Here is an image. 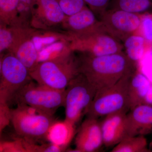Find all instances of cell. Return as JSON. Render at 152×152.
I'll return each mask as SVG.
<instances>
[{"label":"cell","mask_w":152,"mask_h":152,"mask_svg":"<svg viewBox=\"0 0 152 152\" xmlns=\"http://www.w3.org/2000/svg\"><path fill=\"white\" fill-rule=\"evenodd\" d=\"M147 146V140L143 135L127 136L115 145L111 152H145Z\"/></svg>","instance_id":"cell-22"},{"label":"cell","mask_w":152,"mask_h":152,"mask_svg":"<svg viewBox=\"0 0 152 152\" xmlns=\"http://www.w3.org/2000/svg\"><path fill=\"white\" fill-rule=\"evenodd\" d=\"M126 113L121 111L107 115L100 123L105 146L116 145L127 137Z\"/></svg>","instance_id":"cell-13"},{"label":"cell","mask_w":152,"mask_h":152,"mask_svg":"<svg viewBox=\"0 0 152 152\" xmlns=\"http://www.w3.org/2000/svg\"><path fill=\"white\" fill-rule=\"evenodd\" d=\"M0 102L9 104L19 90L31 80L30 71L11 53L1 55Z\"/></svg>","instance_id":"cell-7"},{"label":"cell","mask_w":152,"mask_h":152,"mask_svg":"<svg viewBox=\"0 0 152 152\" xmlns=\"http://www.w3.org/2000/svg\"><path fill=\"white\" fill-rule=\"evenodd\" d=\"M11 123L17 134L27 141L36 143L47 136L56 121L53 115L24 105L11 110Z\"/></svg>","instance_id":"cell-3"},{"label":"cell","mask_w":152,"mask_h":152,"mask_svg":"<svg viewBox=\"0 0 152 152\" xmlns=\"http://www.w3.org/2000/svg\"><path fill=\"white\" fill-rule=\"evenodd\" d=\"M87 6L97 16L98 18L108 9L111 0H84Z\"/></svg>","instance_id":"cell-26"},{"label":"cell","mask_w":152,"mask_h":152,"mask_svg":"<svg viewBox=\"0 0 152 152\" xmlns=\"http://www.w3.org/2000/svg\"><path fill=\"white\" fill-rule=\"evenodd\" d=\"M18 11L19 19L22 25L30 26L32 12L37 0H19Z\"/></svg>","instance_id":"cell-23"},{"label":"cell","mask_w":152,"mask_h":152,"mask_svg":"<svg viewBox=\"0 0 152 152\" xmlns=\"http://www.w3.org/2000/svg\"><path fill=\"white\" fill-rule=\"evenodd\" d=\"M66 16L56 0H37L32 12L30 26L37 30L49 31L61 26Z\"/></svg>","instance_id":"cell-10"},{"label":"cell","mask_w":152,"mask_h":152,"mask_svg":"<svg viewBox=\"0 0 152 152\" xmlns=\"http://www.w3.org/2000/svg\"><path fill=\"white\" fill-rule=\"evenodd\" d=\"M19 0H0V24L9 26L24 27L19 18Z\"/></svg>","instance_id":"cell-21"},{"label":"cell","mask_w":152,"mask_h":152,"mask_svg":"<svg viewBox=\"0 0 152 152\" xmlns=\"http://www.w3.org/2000/svg\"><path fill=\"white\" fill-rule=\"evenodd\" d=\"M143 104L152 106V84L150 89L146 95Z\"/></svg>","instance_id":"cell-29"},{"label":"cell","mask_w":152,"mask_h":152,"mask_svg":"<svg viewBox=\"0 0 152 152\" xmlns=\"http://www.w3.org/2000/svg\"><path fill=\"white\" fill-rule=\"evenodd\" d=\"M37 31L31 27L9 26L0 24V54L12 53Z\"/></svg>","instance_id":"cell-14"},{"label":"cell","mask_w":152,"mask_h":152,"mask_svg":"<svg viewBox=\"0 0 152 152\" xmlns=\"http://www.w3.org/2000/svg\"><path fill=\"white\" fill-rule=\"evenodd\" d=\"M141 18L140 14L108 9L99 20L106 31L122 43L126 38L138 31Z\"/></svg>","instance_id":"cell-9"},{"label":"cell","mask_w":152,"mask_h":152,"mask_svg":"<svg viewBox=\"0 0 152 152\" xmlns=\"http://www.w3.org/2000/svg\"><path fill=\"white\" fill-rule=\"evenodd\" d=\"M79 73L77 57L74 52L38 63L30 72L31 78L39 84L58 91H65Z\"/></svg>","instance_id":"cell-2"},{"label":"cell","mask_w":152,"mask_h":152,"mask_svg":"<svg viewBox=\"0 0 152 152\" xmlns=\"http://www.w3.org/2000/svg\"><path fill=\"white\" fill-rule=\"evenodd\" d=\"M65 94L66 90L58 91L44 86L32 79L17 92L12 101L18 104L29 106L53 115L59 108L64 107Z\"/></svg>","instance_id":"cell-5"},{"label":"cell","mask_w":152,"mask_h":152,"mask_svg":"<svg viewBox=\"0 0 152 152\" xmlns=\"http://www.w3.org/2000/svg\"><path fill=\"white\" fill-rule=\"evenodd\" d=\"M0 152H27L23 140L20 137L12 141L1 142Z\"/></svg>","instance_id":"cell-27"},{"label":"cell","mask_w":152,"mask_h":152,"mask_svg":"<svg viewBox=\"0 0 152 152\" xmlns=\"http://www.w3.org/2000/svg\"><path fill=\"white\" fill-rule=\"evenodd\" d=\"M96 92L84 76L79 73L66 89L65 121L75 126L86 113Z\"/></svg>","instance_id":"cell-6"},{"label":"cell","mask_w":152,"mask_h":152,"mask_svg":"<svg viewBox=\"0 0 152 152\" xmlns=\"http://www.w3.org/2000/svg\"><path fill=\"white\" fill-rule=\"evenodd\" d=\"M61 27L69 37L85 35L104 29L100 20L87 6L75 14L66 16Z\"/></svg>","instance_id":"cell-11"},{"label":"cell","mask_w":152,"mask_h":152,"mask_svg":"<svg viewBox=\"0 0 152 152\" xmlns=\"http://www.w3.org/2000/svg\"><path fill=\"white\" fill-rule=\"evenodd\" d=\"M9 104L0 102V131L1 133L4 129L11 122V109Z\"/></svg>","instance_id":"cell-28"},{"label":"cell","mask_w":152,"mask_h":152,"mask_svg":"<svg viewBox=\"0 0 152 152\" xmlns=\"http://www.w3.org/2000/svg\"><path fill=\"white\" fill-rule=\"evenodd\" d=\"M34 34L23 41L12 53L28 68L30 72L39 63V53L34 38Z\"/></svg>","instance_id":"cell-18"},{"label":"cell","mask_w":152,"mask_h":152,"mask_svg":"<svg viewBox=\"0 0 152 152\" xmlns=\"http://www.w3.org/2000/svg\"><path fill=\"white\" fill-rule=\"evenodd\" d=\"M64 14L70 16L75 14L87 5L84 0H56Z\"/></svg>","instance_id":"cell-25"},{"label":"cell","mask_w":152,"mask_h":152,"mask_svg":"<svg viewBox=\"0 0 152 152\" xmlns=\"http://www.w3.org/2000/svg\"><path fill=\"white\" fill-rule=\"evenodd\" d=\"M75 126L65 120L56 121L49 131L47 140L53 143L67 147L75 136Z\"/></svg>","instance_id":"cell-19"},{"label":"cell","mask_w":152,"mask_h":152,"mask_svg":"<svg viewBox=\"0 0 152 152\" xmlns=\"http://www.w3.org/2000/svg\"><path fill=\"white\" fill-rule=\"evenodd\" d=\"M77 57L79 73L97 91L112 86L123 77L135 70V64L124 52L95 56L83 53Z\"/></svg>","instance_id":"cell-1"},{"label":"cell","mask_w":152,"mask_h":152,"mask_svg":"<svg viewBox=\"0 0 152 152\" xmlns=\"http://www.w3.org/2000/svg\"><path fill=\"white\" fill-rule=\"evenodd\" d=\"M68 37L69 48L73 52L101 56L124 51L123 44L104 29L85 35Z\"/></svg>","instance_id":"cell-8"},{"label":"cell","mask_w":152,"mask_h":152,"mask_svg":"<svg viewBox=\"0 0 152 152\" xmlns=\"http://www.w3.org/2000/svg\"><path fill=\"white\" fill-rule=\"evenodd\" d=\"M134 71L112 86L97 91L85 113L88 117L97 118L117 112L127 111L130 109L129 81Z\"/></svg>","instance_id":"cell-4"},{"label":"cell","mask_w":152,"mask_h":152,"mask_svg":"<svg viewBox=\"0 0 152 152\" xmlns=\"http://www.w3.org/2000/svg\"><path fill=\"white\" fill-rule=\"evenodd\" d=\"M152 83L145 74L135 70L131 74L129 84L130 110L143 104Z\"/></svg>","instance_id":"cell-16"},{"label":"cell","mask_w":152,"mask_h":152,"mask_svg":"<svg viewBox=\"0 0 152 152\" xmlns=\"http://www.w3.org/2000/svg\"><path fill=\"white\" fill-rule=\"evenodd\" d=\"M152 127V105L142 104L127 115V136L143 135Z\"/></svg>","instance_id":"cell-15"},{"label":"cell","mask_w":152,"mask_h":152,"mask_svg":"<svg viewBox=\"0 0 152 152\" xmlns=\"http://www.w3.org/2000/svg\"><path fill=\"white\" fill-rule=\"evenodd\" d=\"M125 53L133 63L140 61L146 54L151 50L152 45L137 33H135L123 41Z\"/></svg>","instance_id":"cell-17"},{"label":"cell","mask_w":152,"mask_h":152,"mask_svg":"<svg viewBox=\"0 0 152 152\" xmlns=\"http://www.w3.org/2000/svg\"><path fill=\"white\" fill-rule=\"evenodd\" d=\"M78 152L97 151L104 145L101 124L97 118L88 117L82 123L75 139Z\"/></svg>","instance_id":"cell-12"},{"label":"cell","mask_w":152,"mask_h":152,"mask_svg":"<svg viewBox=\"0 0 152 152\" xmlns=\"http://www.w3.org/2000/svg\"><path fill=\"white\" fill-rule=\"evenodd\" d=\"M108 9L142 15L152 12V0H111Z\"/></svg>","instance_id":"cell-20"},{"label":"cell","mask_w":152,"mask_h":152,"mask_svg":"<svg viewBox=\"0 0 152 152\" xmlns=\"http://www.w3.org/2000/svg\"><path fill=\"white\" fill-rule=\"evenodd\" d=\"M152 45V12L142 14L140 26L137 33Z\"/></svg>","instance_id":"cell-24"}]
</instances>
